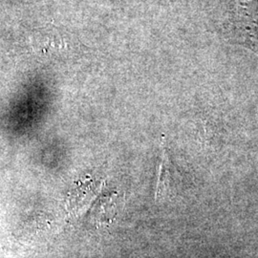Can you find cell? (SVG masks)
Masks as SVG:
<instances>
[{"label": "cell", "mask_w": 258, "mask_h": 258, "mask_svg": "<svg viewBox=\"0 0 258 258\" xmlns=\"http://www.w3.org/2000/svg\"><path fill=\"white\" fill-rule=\"evenodd\" d=\"M224 29L231 42L258 55V0H233Z\"/></svg>", "instance_id": "obj_1"}, {"label": "cell", "mask_w": 258, "mask_h": 258, "mask_svg": "<svg viewBox=\"0 0 258 258\" xmlns=\"http://www.w3.org/2000/svg\"><path fill=\"white\" fill-rule=\"evenodd\" d=\"M31 42L37 52L43 54L60 52L67 47L63 37L54 29V26L37 33L35 37H32Z\"/></svg>", "instance_id": "obj_2"}, {"label": "cell", "mask_w": 258, "mask_h": 258, "mask_svg": "<svg viewBox=\"0 0 258 258\" xmlns=\"http://www.w3.org/2000/svg\"><path fill=\"white\" fill-rule=\"evenodd\" d=\"M170 161H168V157L166 155V152L164 151L162 163H161V168H160V176H159V182H158V187H157L156 198L164 197L166 195H169L170 189L172 188V181H173V175L172 171L170 169Z\"/></svg>", "instance_id": "obj_3"}]
</instances>
